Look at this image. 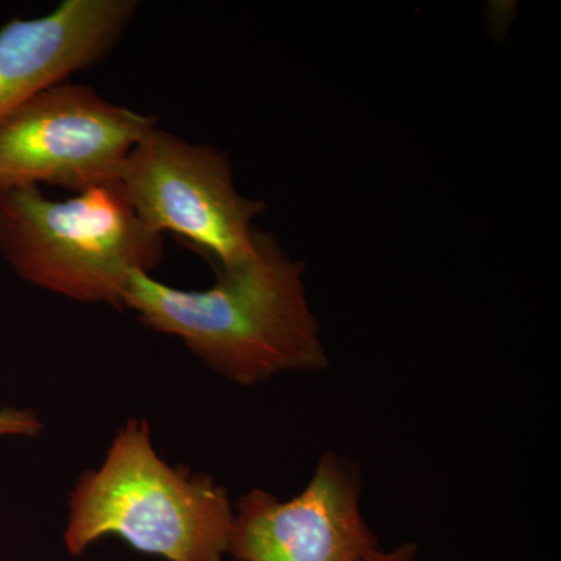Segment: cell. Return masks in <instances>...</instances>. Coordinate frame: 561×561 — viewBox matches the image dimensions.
Listing matches in <instances>:
<instances>
[{
    "mask_svg": "<svg viewBox=\"0 0 561 561\" xmlns=\"http://www.w3.org/2000/svg\"><path fill=\"white\" fill-rule=\"evenodd\" d=\"M153 127L154 117L65 81L0 125V190L46 184L80 194L116 184L128 154Z\"/></svg>",
    "mask_w": 561,
    "mask_h": 561,
    "instance_id": "5b68a950",
    "label": "cell"
},
{
    "mask_svg": "<svg viewBox=\"0 0 561 561\" xmlns=\"http://www.w3.org/2000/svg\"><path fill=\"white\" fill-rule=\"evenodd\" d=\"M117 184L150 231L190 243L214 268L253 254L251 221L265 205L236 191L230 158L214 147L153 127L128 154Z\"/></svg>",
    "mask_w": 561,
    "mask_h": 561,
    "instance_id": "277c9868",
    "label": "cell"
},
{
    "mask_svg": "<svg viewBox=\"0 0 561 561\" xmlns=\"http://www.w3.org/2000/svg\"><path fill=\"white\" fill-rule=\"evenodd\" d=\"M0 254L32 286L124 308L133 273L150 275L161 264L164 239L140 221L117 183L61 202L20 187L0 190Z\"/></svg>",
    "mask_w": 561,
    "mask_h": 561,
    "instance_id": "3957f363",
    "label": "cell"
},
{
    "mask_svg": "<svg viewBox=\"0 0 561 561\" xmlns=\"http://www.w3.org/2000/svg\"><path fill=\"white\" fill-rule=\"evenodd\" d=\"M43 424L32 411L5 408L0 411V437H35Z\"/></svg>",
    "mask_w": 561,
    "mask_h": 561,
    "instance_id": "ba28073f",
    "label": "cell"
},
{
    "mask_svg": "<svg viewBox=\"0 0 561 561\" xmlns=\"http://www.w3.org/2000/svg\"><path fill=\"white\" fill-rule=\"evenodd\" d=\"M69 507L65 542L76 557L114 535L168 561H221L234 518L224 486L154 453L146 420L127 421L102 467L81 476Z\"/></svg>",
    "mask_w": 561,
    "mask_h": 561,
    "instance_id": "7a4b0ae2",
    "label": "cell"
},
{
    "mask_svg": "<svg viewBox=\"0 0 561 561\" xmlns=\"http://www.w3.org/2000/svg\"><path fill=\"white\" fill-rule=\"evenodd\" d=\"M136 0H62L51 13L0 28V125L25 103L110 57Z\"/></svg>",
    "mask_w": 561,
    "mask_h": 561,
    "instance_id": "52a82bcc",
    "label": "cell"
},
{
    "mask_svg": "<svg viewBox=\"0 0 561 561\" xmlns=\"http://www.w3.org/2000/svg\"><path fill=\"white\" fill-rule=\"evenodd\" d=\"M360 493L359 467L323 454L294 500L262 490L241 497L227 553L238 561H365L381 548L362 516Z\"/></svg>",
    "mask_w": 561,
    "mask_h": 561,
    "instance_id": "8992f818",
    "label": "cell"
},
{
    "mask_svg": "<svg viewBox=\"0 0 561 561\" xmlns=\"http://www.w3.org/2000/svg\"><path fill=\"white\" fill-rule=\"evenodd\" d=\"M416 551H419V548L413 542H402L393 551L378 549L365 561H415Z\"/></svg>",
    "mask_w": 561,
    "mask_h": 561,
    "instance_id": "9c48e42d",
    "label": "cell"
},
{
    "mask_svg": "<svg viewBox=\"0 0 561 561\" xmlns=\"http://www.w3.org/2000/svg\"><path fill=\"white\" fill-rule=\"evenodd\" d=\"M214 271L217 280L206 290L175 289L149 273H133L124 306L151 330L181 339L214 371L241 386L278 373L328 367L319 321L301 280L305 268L272 234L254 230L249 260Z\"/></svg>",
    "mask_w": 561,
    "mask_h": 561,
    "instance_id": "6da1fadb",
    "label": "cell"
}]
</instances>
